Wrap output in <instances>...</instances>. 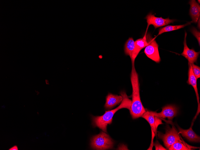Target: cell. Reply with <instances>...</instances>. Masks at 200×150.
<instances>
[{"mask_svg":"<svg viewBox=\"0 0 200 150\" xmlns=\"http://www.w3.org/2000/svg\"><path fill=\"white\" fill-rule=\"evenodd\" d=\"M191 146L187 145L184 142L177 141L172 145L169 148V150H193Z\"/></svg>","mask_w":200,"mask_h":150,"instance_id":"2e32d148","label":"cell"},{"mask_svg":"<svg viewBox=\"0 0 200 150\" xmlns=\"http://www.w3.org/2000/svg\"><path fill=\"white\" fill-rule=\"evenodd\" d=\"M179 134H181L182 136L185 137L190 142H200V137L198 136L193 131L192 127L188 129H183L178 127Z\"/></svg>","mask_w":200,"mask_h":150,"instance_id":"5bb4252c","label":"cell"},{"mask_svg":"<svg viewBox=\"0 0 200 150\" xmlns=\"http://www.w3.org/2000/svg\"><path fill=\"white\" fill-rule=\"evenodd\" d=\"M190 23V22H188L187 24L182 25H167L159 29L158 35H160L164 32L171 31L183 28L184 27L189 25Z\"/></svg>","mask_w":200,"mask_h":150,"instance_id":"e0dca14e","label":"cell"},{"mask_svg":"<svg viewBox=\"0 0 200 150\" xmlns=\"http://www.w3.org/2000/svg\"><path fill=\"white\" fill-rule=\"evenodd\" d=\"M154 145L155 147V149L156 150H167V149L163 147L157 141L154 143Z\"/></svg>","mask_w":200,"mask_h":150,"instance_id":"ffe728a7","label":"cell"},{"mask_svg":"<svg viewBox=\"0 0 200 150\" xmlns=\"http://www.w3.org/2000/svg\"><path fill=\"white\" fill-rule=\"evenodd\" d=\"M142 117L149 124L151 130L154 133L155 135L157 134V129L158 125L163 124L160 118L155 116L153 111H147L143 114Z\"/></svg>","mask_w":200,"mask_h":150,"instance_id":"52a82bcc","label":"cell"},{"mask_svg":"<svg viewBox=\"0 0 200 150\" xmlns=\"http://www.w3.org/2000/svg\"><path fill=\"white\" fill-rule=\"evenodd\" d=\"M18 148L16 145H15L10 148L8 150H18Z\"/></svg>","mask_w":200,"mask_h":150,"instance_id":"44dd1931","label":"cell"},{"mask_svg":"<svg viewBox=\"0 0 200 150\" xmlns=\"http://www.w3.org/2000/svg\"><path fill=\"white\" fill-rule=\"evenodd\" d=\"M188 79L187 83L189 85H191L193 86L195 92L198 104L197 113L199 114L200 112V102L199 98L197 86V80L193 72L191 64L188 63Z\"/></svg>","mask_w":200,"mask_h":150,"instance_id":"30bf717a","label":"cell"},{"mask_svg":"<svg viewBox=\"0 0 200 150\" xmlns=\"http://www.w3.org/2000/svg\"><path fill=\"white\" fill-rule=\"evenodd\" d=\"M179 133L175 128L172 126L167 128L165 133L159 132L158 136L163 141L165 147L168 149L170 146L177 141H182L181 140Z\"/></svg>","mask_w":200,"mask_h":150,"instance_id":"5b68a950","label":"cell"},{"mask_svg":"<svg viewBox=\"0 0 200 150\" xmlns=\"http://www.w3.org/2000/svg\"><path fill=\"white\" fill-rule=\"evenodd\" d=\"M148 45L145 49L144 52L147 56L157 63L160 62V58L158 51V45L155 38H152L149 34H145Z\"/></svg>","mask_w":200,"mask_h":150,"instance_id":"277c9868","label":"cell"},{"mask_svg":"<svg viewBox=\"0 0 200 150\" xmlns=\"http://www.w3.org/2000/svg\"><path fill=\"white\" fill-rule=\"evenodd\" d=\"M120 94L123 97V99L120 105L114 109L106 111L102 116H93L92 124L93 126L98 127L105 132L107 133V125L112 123L113 116L117 111L123 108H127L130 110L132 100L128 98L125 92H122Z\"/></svg>","mask_w":200,"mask_h":150,"instance_id":"7a4b0ae2","label":"cell"},{"mask_svg":"<svg viewBox=\"0 0 200 150\" xmlns=\"http://www.w3.org/2000/svg\"><path fill=\"white\" fill-rule=\"evenodd\" d=\"M177 108L175 106L167 105L164 107L162 109V111L157 113L153 111L154 115L160 118H167L169 119H172L177 114Z\"/></svg>","mask_w":200,"mask_h":150,"instance_id":"9c48e42d","label":"cell"},{"mask_svg":"<svg viewBox=\"0 0 200 150\" xmlns=\"http://www.w3.org/2000/svg\"><path fill=\"white\" fill-rule=\"evenodd\" d=\"M191 32L194 36L196 38L199 43V46L200 44V33L196 29L193 27L191 30Z\"/></svg>","mask_w":200,"mask_h":150,"instance_id":"d6986e66","label":"cell"},{"mask_svg":"<svg viewBox=\"0 0 200 150\" xmlns=\"http://www.w3.org/2000/svg\"><path fill=\"white\" fill-rule=\"evenodd\" d=\"M198 1L199 2V3H200V0H198Z\"/></svg>","mask_w":200,"mask_h":150,"instance_id":"7402d4cb","label":"cell"},{"mask_svg":"<svg viewBox=\"0 0 200 150\" xmlns=\"http://www.w3.org/2000/svg\"><path fill=\"white\" fill-rule=\"evenodd\" d=\"M148 45V43L145 35L143 38L138 39L135 41V48L131 61L132 65H134L135 58L140 51Z\"/></svg>","mask_w":200,"mask_h":150,"instance_id":"4fadbf2b","label":"cell"},{"mask_svg":"<svg viewBox=\"0 0 200 150\" xmlns=\"http://www.w3.org/2000/svg\"><path fill=\"white\" fill-rule=\"evenodd\" d=\"M135 48V41L132 37H129L125 42L124 46L125 54L130 56L131 61Z\"/></svg>","mask_w":200,"mask_h":150,"instance_id":"9a60e30c","label":"cell"},{"mask_svg":"<svg viewBox=\"0 0 200 150\" xmlns=\"http://www.w3.org/2000/svg\"><path fill=\"white\" fill-rule=\"evenodd\" d=\"M131 80L132 88V93L130 112L132 118L135 119L142 117L146 110L141 101L138 75L135 68L134 65H132Z\"/></svg>","mask_w":200,"mask_h":150,"instance_id":"6da1fadb","label":"cell"},{"mask_svg":"<svg viewBox=\"0 0 200 150\" xmlns=\"http://www.w3.org/2000/svg\"><path fill=\"white\" fill-rule=\"evenodd\" d=\"M122 99L123 97L122 96L109 93L106 97L104 107L107 109H111L121 102Z\"/></svg>","mask_w":200,"mask_h":150,"instance_id":"8fae6325","label":"cell"},{"mask_svg":"<svg viewBox=\"0 0 200 150\" xmlns=\"http://www.w3.org/2000/svg\"><path fill=\"white\" fill-rule=\"evenodd\" d=\"M187 33L185 31L184 41V50L181 55L185 57L188 60V63L192 64L196 61L200 52H196L193 49H190L186 43Z\"/></svg>","mask_w":200,"mask_h":150,"instance_id":"ba28073f","label":"cell"},{"mask_svg":"<svg viewBox=\"0 0 200 150\" xmlns=\"http://www.w3.org/2000/svg\"><path fill=\"white\" fill-rule=\"evenodd\" d=\"M145 18L146 19L147 23L145 34H146L148 29L150 25H153L155 29H156L159 27L168 25L170 23H172L175 21V20L170 19L169 18L163 19L162 17H156L151 13H149Z\"/></svg>","mask_w":200,"mask_h":150,"instance_id":"8992f818","label":"cell"},{"mask_svg":"<svg viewBox=\"0 0 200 150\" xmlns=\"http://www.w3.org/2000/svg\"><path fill=\"white\" fill-rule=\"evenodd\" d=\"M90 145L93 149L106 150L112 149L113 142L109 135L101 131L99 134L91 138Z\"/></svg>","mask_w":200,"mask_h":150,"instance_id":"3957f363","label":"cell"},{"mask_svg":"<svg viewBox=\"0 0 200 150\" xmlns=\"http://www.w3.org/2000/svg\"><path fill=\"white\" fill-rule=\"evenodd\" d=\"M191 65L193 72L197 80L200 78V68L194 63L191 64Z\"/></svg>","mask_w":200,"mask_h":150,"instance_id":"ac0fdd59","label":"cell"},{"mask_svg":"<svg viewBox=\"0 0 200 150\" xmlns=\"http://www.w3.org/2000/svg\"><path fill=\"white\" fill-rule=\"evenodd\" d=\"M190 5L189 14L193 22L196 23L200 18V6L195 0H190L189 2Z\"/></svg>","mask_w":200,"mask_h":150,"instance_id":"7c38bea8","label":"cell"}]
</instances>
